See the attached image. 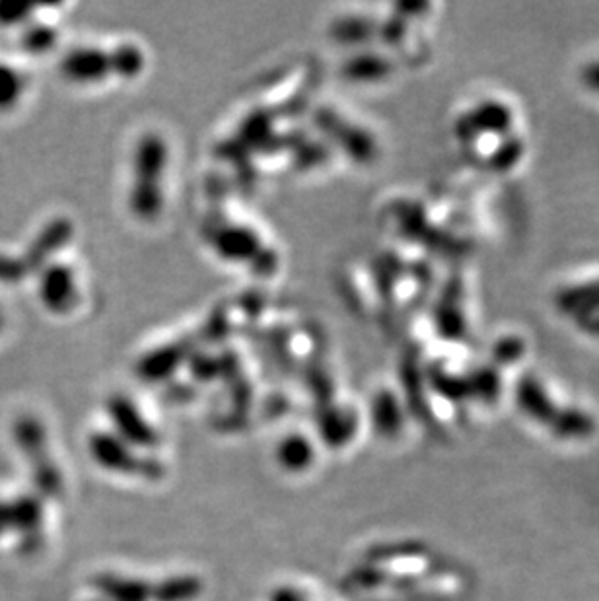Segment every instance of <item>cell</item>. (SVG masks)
I'll list each match as a JSON object with an SVG mask.
<instances>
[{"instance_id":"cell-18","label":"cell","mask_w":599,"mask_h":601,"mask_svg":"<svg viewBox=\"0 0 599 601\" xmlns=\"http://www.w3.org/2000/svg\"><path fill=\"white\" fill-rule=\"evenodd\" d=\"M582 82L593 92H599V61L588 64L582 71Z\"/></svg>"},{"instance_id":"cell-11","label":"cell","mask_w":599,"mask_h":601,"mask_svg":"<svg viewBox=\"0 0 599 601\" xmlns=\"http://www.w3.org/2000/svg\"><path fill=\"white\" fill-rule=\"evenodd\" d=\"M277 456L285 469H290V472L308 469V465L312 464L313 459L312 442L308 441L304 434H290L280 442Z\"/></svg>"},{"instance_id":"cell-2","label":"cell","mask_w":599,"mask_h":601,"mask_svg":"<svg viewBox=\"0 0 599 601\" xmlns=\"http://www.w3.org/2000/svg\"><path fill=\"white\" fill-rule=\"evenodd\" d=\"M63 79L79 86H100L113 79L135 81L146 69V53L141 45L125 41L113 48L82 45L61 59Z\"/></svg>"},{"instance_id":"cell-13","label":"cell","mask_w":599,"mask_h":601,"mask_svg":"<svg viewBox=\"0 0 599 601\" xmlns=\"http://www.w3.org/2000/svg\"><path fill=\"white\" fill-rule=\"evenodd\" d=\"M372 417L378 431L384 434H395L401 428V410L397 401L390 392H380L372 403Z\"/></svg>"},{"instance_id":"cell-16","label":"cell","mask_w":599,"mask_h":601,"mask_svg":"<svg viewBox=\"0 0 599 601\" xmlns=\"http://www.w3.org/2000/svg\"><path fill=\"white\" fill-rule=\"evenodd\" d=\"M472 382L473 392L479 393L481 397H485V400H493L496 393H498V387H500L498 376H496L493 370H479V372L472 377Z\"/></svg>"},{"instance_id":"cell-1","label":"cell","mask_w":599,"mask_h":601,"mask_svg":"<svg viewBox=\"0 0 599 601\" xmlns=\"http://www.w3.org/2000/svg\"><path fill=\"white\" fill-rule=\"evenodd\" d=\"M168 166V141L156 131L143 133L133 148L127 193L128 213L143 225H153L166 209Z\"/></svg>"},{"instance_id":"cell-15","label":"cell","mask_w":599,"mask_h":601,"mask_svg":"<svg viewBox=\"0 0 599 601\" xmlns=\"http://www.w3.org/2000/svg\"><path fill=\"white\" fill-rule=\"evenodd\" d=\"M56 32L49 25H33L24 35V49L28 53L40 55L55 45Z\"/></svg>"},{"instance_id":"cell-7","label":"cell","mask_w":599,"mask_h":601,"mask_svg":"<svg viewBox=\"0 0 599 601\" xmlns=\"http://www.w3.org/2000/svg\"><path fill=\"white\" fill-rule=\"evenodd\" d=\"M510 123L512 112L508 105L485 102L457 121V135L472 138L481 133H506Z\"/></svg>"},{"instance_id":"cell-19","label":"cell","mask_w":599,"mask_h":601,"mask_svg":"<svg viewBox=\"0 0 599 601\" xmlns=\"http://www.w3.org/2000/svg\"><path fill=\"white\" fill-rule=\"evenodd\" d=\"M580 323H582L583 331L593 333V335H599V312L593 313V315H588V318H583V320H580Z\"/></svg>"},{"instance_id":"cell-4","label":"cell","mask_w":599,"mask_h":601,"mask_svg":"<svg viewBox=\"0 0 599 601\" xmlns=\"http://www.w3.org/2000/svg\"><path fill=\"white\" fill-rule=\"evenodd\" d=\"M105 411L113 425V434L127 442L128 446L153 449L161 444V434L156 433L148 418L144 417L143 411L138 410L135 401L127 395L115 393L107 400Z\"/></svg>"},{"instance_id":"cell-6","label":"cell","mask_w":599,"mask_h":601,"mask_svg":"<svg viewBox=\"0 0 599 601\" xmlns=\"http://www.w3.org/2000/svg\"><path fill=\"white\" fill-rule=\"evenodd\" d=\"M323 127L328 131V135L339 138L335 143L343 146L347 153L351 154V158L359 164H368L374 160L378 154V146L374 138L368 135L364 128L357 127L352 123L337 117L335 113H326V120L321 121Z\"/></svg>"},{"instance_id":"cell-10","label":"cell","mask_w":599,"mask_h":601,"mask_svg":"<svg viewBox=\"0 0 599 601\" xmlns=\"http://www.w3.org/2000/svg\"><path fill=\"white\" fill-rule=\"evenodd\" d=\"M392 73V63L384 56L362 53L344 63L343 74L351 82H378Z\"/></svg>"},{"instance_id":"cell-17","label":"cell","mask_w":599,"mask_h":601,"mask_svg":"<svg viewBox=\"0 0 599 601\" xmlns=\"http://www.w3.org/2000/svg\"><path fill=\"white\" fill-rule=\"evenodd\" d=\"M521 353H524V343L519 339H504L495 346V359L498 362L518 361Z\"/></svg>"},{"instance_id":"cell-12","label":"cell","mask_w":599,"mask_h":601,"mask_svg":"<svg viewBox=\"0 0 599 601\" xmlns=\"http://www.w3.org/2000/svg\"><path fill=\"white\" fill-rule=\"evenodd\" d=\"M25 74L14 64L0 63V112L14 110L25 94Z\"/></svg>"},{"instance_id":"cell-9","label":"cell","mask_w":599,"mask_h":601,"mask_svg":"<svg viewBox=\"0 0 599 601\" xmlns=\"http://www.w3.org/2000/svg\"><path fill=\"white\" fill-rule=\"evenodd\" d=\"M555 305L560 313L572 315L576 320H583L588 315L599 312V281L575 284L560 290L555 297Z\"/></svg>"},{"instance_id":"cell-8","label":"cell","mask_w":599,"mask_h":601,"mask_svg":"<svg viewBox=\"0 0 599 601\" xmlns=\"http://www.w3.org/2000/svg\"><path fill=\"white\" fill-rule=\"evenodd\" d=\"M516 395H518V403L521 411L526 415H529V417L536 418L537 423L552 425L557 421V417H559L555 403L547 395L544 385H541V382L537 377H521Z\"/></svg>"},{"instance_id":"cell-5","label":"cell","mask_w":599,"mask_h":601,"mask_svg":"<svg viewBox=\"0 0 599 601\" xmlns=\"http://www.w3.org/2000/svg\"><path fill=\"white\" fill-rule=\"evenodd\" d=\"M213 246L218 256L236 263H256L257 256L265 251L264 241L257 232L238 225L218 228Z\"/></svg>"},{"instance_id":"cell-3","label":"cell","mask_w":599,"mask_h":601,"mask_svg":"<svg viewBox=\"0 0 599 601\" xmlns=\"http://www.w3.org/2000/svg\"><path fill=\"white\" fill-rule=\"evenodd\" d=\"M40 302L48 312L69 315L81 305L82 290L79 274L69 263H49L38 281Z\"/></svg>"},{"instance_id":"cell-14","label":"cell","mask_w":599,"mask_h":601,"mask_svg":"<svg viewBox=\"0 0 599 601\" xmlns=\"http://www.w3.org/2000/svg\"><path fill=\"white\" fill-rule=\"evenodd\" d=\"M374 24L366 18H344L333 25V38L341 43H366L372 38Z\"/></svg>"}]
</instances>
